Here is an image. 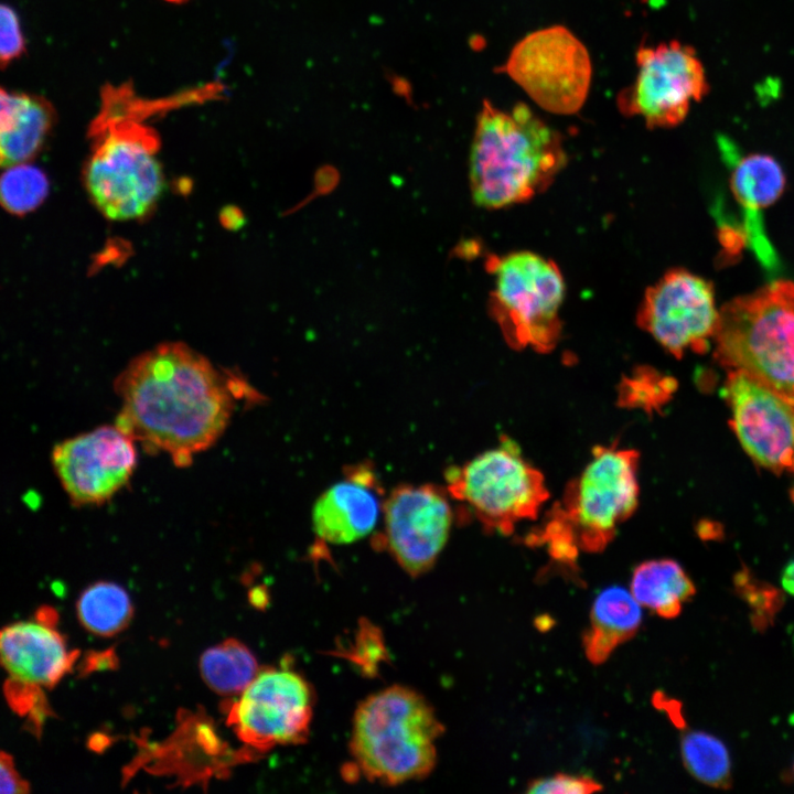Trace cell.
<instances>
[{"label": "cell", "mask_w": 794, "mask_h": 794, "mask_svg": "<svg viewBox=\"0 0 794 794\" xmlns=\"http://www.w3.org/2000/svg\"><path fill=\"white\" fill-rule=\"evenodd\" d=\"M785 184L777 162L763 154L743 158L732 173V191L747 207H765L781 195Z\"/></svg>", "instance_id": "23"}, {"label": "cell", "mask_w": 794, "mask_h": 794, "mask_svg": "<svg viewBox=\"0 0 794 794\" xmlns=\"http://www.w3.org/2000/svg\"><path fill=\"white\" fill-rule=\"evenodd\" d=\"M639 461L634 449L616 443L594 447L591 460L568 482L530 540L546 544L561 561H572L578 550L604 549L637 507Z\"/></svg>", "instance_id": "4"}, {"label": "cell", "mask_w": 794, "mask_h": 794, "mask_svg": "<svg viewBox=\"0 0 794 794\" xmlns=\"http://www.w3.org/2000/svg\"><path fill=\"white\" fill-rule=\"evenodd\" d=\"M450 496L466 505L486 530L511 534L535 519L549 497L544 475L503 436L489 449L446 474Z\"/></svg>", "instance_id": "8"}, {"label": "cell", "mask_w": 794, "mask_h": 794, "mask_svg": "<svg viewBox=\"0 0 794 794\" xmlns=\"http://www.w3.org/2000/svg\"><path fill=\"white\" fill-rule=\"evenodd\" d=\"M642 623L641 604L620 586L603 589L594 599L590 625L582 637L588 661L604 663L618 646L631 640Z\"/></svg>", "instance_id": "19"}, {"label": "cell", "mask_w": 794, "mask_h": 794, "mask_svg": "<svg viewBox=\"0 0 794 794\" xmlns=\"http://www.w3.org/2000/svg\"><path fill=\"white\" fill-rule=\"evenodd\" d=\"M0 159L3 168L26 163L50 132L54 108L44 97L1 88Z\"/></svg>", "instance_id": "18"}, {"label": "cell", "mask_w": 794, "mask_h": 794, "mask_svg": "<svg viewBox=\"0 0 794 794\" xmlns=\"http://www.w3.org/2000/svg\"><path fill=\"white\" fill-rule=\"evenodd\" d=\"M76 609L82 625L101 636L122 631L132 618V604L127 591L108 581L87 587L79 596Z\"/></svg>", "instance_id": "22"}, {"label": "cell", "mask_w": 794, "mask_h": 794, "mask_svg": "<svg viewBox=\"0 0 794 794\" xmlns=\"http://www.w3.org/2000/svg\"><path fill=\"white\" fill-rule=\"evenodd\" d=\"M543 109L571 115L584 104L592 76L589 53L567 28L536 30L515 44L500 68Z\"/></svg>", "instance_id": "9"}, {"label": "cell", "mask_w": 794, "mask_h": 794, "mask_svg": "<svg viewBox=\"0 0 794 794\" xmlns=\"http://www.w3.org/2000/svg\"><path fill=\"white\" fill-rule=\"evenodd\" d=\"M6 169L1 178V202L4 208L15 215L34 211L49 191L44 173L26 163Z\"/></svg>", "instance_id": "26"}, {"label": "cell", "mask_w": 794, "mask_h": 794, "mask_svg": "<svg viewBox=\"0 0 794 794\" xmlns=\"http://www.w3.org/2000/svg\"><path fill=\"white\" fill-rule=\"evenodd\" d=\"M781 582L783 589L794 596V559L786 564L782 571Z\"/></svg>", "instance_id": "31"}, {"label": "cell", "mask_w": 794, "mask_h": 794, "mask_svg": "<svg viewBox=\"0 0 794 794\" xmlns=\"http://www.w3.org/2000/svg\"><path fill=\"white\" fill-rule=\"evenodd\" d=\"M450 497L433 484H404L384 501L379 544L408 575L427 572L444 548L454 519Z\"/></svg>", "instance_id": "13"}, {"label": "cell", "mask_w": 794, "mask_h": 794, "mask_svg": "<svg viewBox=\"0 0 794 794\" xmlns=\"http://www.w3.org/2000/svg\"><path fill=\"white\" fill-rule=\"evenodd\" d=\"M791 495H792V498H793V501H794V486H793V490H792V492H791Z\"/></svg>", "instance_id": "33"}, {"label": "cell", "mask_w": 794, "mask_h": 794, "mask_svg": "<svg viewBox=\"0 0 794 794\" xmlns=\"http://www.w3.org/2000/svg\"><path fill=\"white\" fill-rule=\"evenodd\" d=\"M313 695L298 673L271 668L259 672L227 710V723L238 739L256 751L304 741L312 718Z\"/></svg>", "instance_id": "11"}, {"label": "cell", "mask_w": 794, "mask_h": 794, "mask_svg": "<svg viewBox=\"0 0 794 794\" xmlns=\"http://www.w3.org/2000/svg\"><path fill=\"white\" fill-rule=\"evenodd\" d=\"M382 489L373 469L357 465L328 487L312 509L316 536L329 544H351L367 536L383 514Z\"/></svg>", "instance_id": "16"}, {"label": "cell", "mask_w": 794, "mask_h": 794, "mask_svg": "<svg viewBox=\"0 0 794 794\" xmlns=\"http://www.w3.org/2000/svg\"><path fill=\"white\" fill-rule=\"evenodd\" d=\"M718 320L710 282L679 268L646 289L636 314L637 325L677 358L706 352Z\"/></svg>", "instance_id": "12"}, {"label": "cell", "mask_w": 794, "mask_h": 794, "mask_svg": "<svg viewBox=\"0 0 794 794\" xmlns=\"http://www.w3.org/2000/svg\"><path fill=\"white\" fill-rule=\"evenodd\" d=\"M630 591L635 600L665 619L679 615L683 604L696 592L693 580L672 559L646 560L633 570Z\"/></svg>", "instance_id": "20"}, {"label": "cell", "mask_w": 794, "mask_h": 794, "mask_svg": "<svg viewBox=\"0 0 794 794\" xmlns=\"http://www.w3.org/2000/svg\"><path fill=\"white\" fill-rule=\"evenodd\" d=\"M136 441L114 426H100L57 443L52 463L60 483L77 506L103 504L131 479Z\"/></svg>", "instance_id": "14"}, {"label": "cell", "mask_w": 794, "mask_h": 794, "mask_svg": "<svg viewBox=\"0 0 794 794\" xmlns=\"http://www.w3.org/2000/svg\"><path fill=\"white\" fill-rule=\"evenodd\" d=\"M636 66L635 81L618 95V108L642 117L651 129L679 125L710 89L696 51L679 41L641 45Z\"/></svg>", "instance_id": "10"}, {"label": "cell", "mask_w": 794, "mask_h": 794, "mask_svg": "<svg viewBox=\"0 0 794 794\" xmlns=\"http://www.w3.org/2000/svg\"><path fill=\"white\" fill-rule=\"evenodd\" d=\"M167 1H169V2H176V3H179V2H182V1H184V0H167Z\"/></svg>", "instance_id": "32"}, {"label": "cell", "mask_w": 794, "mask_h": 794, "mask_svg": "<svg viewBox=\"0 0 794 794\" xmlns=\"http://www.w3.org/2000/svg\"><path fill=\"white\" fill-rule=\"evenodd\" d=\"M0 771L2 794H24L29 792L28 782L20 776L11 755L4 751L1 752Z\"/></svg>", "instance_id": "30"}, {"label": "cell", "mask_w": 794, "mask_h": 794, "mask_svg": "<svg viewBox=\"0 0 794 794\" xmlns=\"http://www.w3.org/2000/svg\"><path fill=\"white\" fill-rule=\"evenodd\" d=\"M116 425L178 466L211 448L225 431L234 400L229 384L202 354L180 342L135 357L115 379Z\"/></svg>", "instance_id": "1"}, {"label": "cell", "mask_w": 794, "mask_h": 794, "mask_svg": "<svg viewBox=\"0 0 794 794\" xmlns=\"http://www.w3.org/2000/svg\"><path fill=\"white\" fill-rule=\"evenodd\" d=\"M675 388L673 378L651 367L641 366L621 379L618 386V404L651 414L669 400Z\"/></svg>", "instance_id": "25"}, {"label": "cell", "mask_w": 794, "mask_h": 794, "mask_svg": "<svg viewBox=\"0 0 794 794\" xmlns=\"http://www.w3.org/2000/svg\"><path fill=\"white\" fill-rule=\"evenodd\" d=\"M680 754L686 769L698 781L712 787H730V758L719 739L705 732L688 731L682 737Z\"/></svg>", "instance_id": "24"}, {"label": "cell", "mask_w": 794, "mask_h": 794, "mask_svg": "<svg viewBox=\"0 0 794 794\" xmlns=\"http://www.w3.org/2000/svg\"><path fill=\"white\" fill-rule=\"evenodd\" d=\"M723 397L732 429L748 454L774 472L794 473V399L738 371L729 372Z\"/></svg>", "instance_id": "15"}, {"label": "cell", "mask_w": 794, "mask_h": 794, "mask_svg": "<svg viewBox=\"0 0 794 794\" xmlns=\"http://www.w3.org/2000/svg\"><path fill=\"white\" fill-rule=\"evenodd\" d=\"M200 672L206 685L224 696L240 694L259 673L254 654L235 639L206 650L200 659Z\"/></svg>", "instance_id": "21"}, {"label": "cell", "mask_w": 794, "mask_h": 794, "mask_svg": "<svg viewBox=\"0 0 794 794\" xmlns=\"http://www.w3.org/2000/svg\"><path fill=\"white\" fill-rule=\"evenodd\" d=\"M737 593L751 610V622L758 631L770 626L784 603L783 593L772 584L757 579L747 568L736 573Z\"/></svg>", "instance_id": "27"}, {"label": "cell", "mask_w": 794, "mask_h": 794, "mask_svg": "<svg viewBox=\"0 0 794 794\" xmlns=\"http://www.w3.org/2000/svg\"><path fill=\"white\" fill-rule=\"evenodd\" d=\"M0 652L10 678L37 687L57 684L78 655L67 650L53 624L39 619L6 626L0 636Z\"/></svg>", "instance_id": "17"}, {"label": "cell", "mask_w": 794, "mask_h": 794, "mask_svg": "<svg viewBox=\"0 0 794 794\" xmlns=\"http://www.w3.org/2000/svg\"><path fill=\"white\" fill-rule=\"evenodd\" d=\"M493 288L489 311L506 343L547 353L561 333L565 280L550 259L528 250L492 255L485 262Z\"/></svg>", "instance_id": "7"}, {"label": "cell", "mask_w": 794, "mask_h": 794, "mask_svg": "<svg viewBox=\"0 0 794 794\" xmlns=\"http://www.w3.org/2000/svg\"><path fill=\"white\" fill-rule=\"evenodd\" d=\"M602 790V785L587 775L557 773L530 781L526 793L530 794H587Z\"/></svg>", "instance_id": "28"}, {"label": "cell", "mask_w": 794, "mask_h": 794, "mask_svg": "<svg viewBox=\"0 0 794 794\" xmlns=\"http://www.w3.org/2000/svg\"><path fill=\"white\" fill-rule=\"evenodd\" d=\"M90 125L93 149L84 171L90 201L109 221L146 216L164 190L158 132L142 120L164 110L162 99H144L129 84L101 89Z\"/></svg>", "instance_id": "2"}, {"label": "cell", "mask_w": 794, "mask_h": 794, "mask_svg": "<svg viewBox=\"0 0 794 794\" xmlns=\"http://www.w3.org/2000/svg\"><path fill=\"white\" fill-rule=\"evenodd\" d=\"M715 357L794 399V282L776 280L719 310Z\"/></svg>", "instance_id": "6"}, {"label": "cell", "mask_w": 794, "mask_h": 794, "mask_svg": "<svg viewBox=\"0 0 794 794\" xmlns=\"http://www.w3.org/2000/svg\"><path fill=\"white\" fill-rule=\"evenodd\" d=\"M0 61L4 68L25 52V41L15 11L7 4L0 10Z\"/></svg>", "instance_id": "29"}, {"label": "cell", "mask_w": 794, "mask_h": 794, "mask_svg": "<svg viewBox=\"0 0 794 794\" xmlns=\"http://www.w3.org/2000/svg\"><path fill=\"white\" fill-rule=\"evenodd\" d=\"M443 727L427 700L393 686L366 698L353 719L351 753L371 781L397 785L428 776Z\"/></svg>", "instance_id": "5"}, {"label": "cell", "mask_w": 794, "mask_h": 794, "mask_svg": "<svg viewBox=\"0 0 794 794\" xmlns=\"http://www.w3.org/2000/svg\"><path fill=\"white\" fill-rule=\"evenodd\" d=\"M566 160L560 135L526 104L507 111L483 100L469 163L476 205L497 210L532 200L554 182Z\"/></svg>", "instance_id": "3"}]
</instances>
